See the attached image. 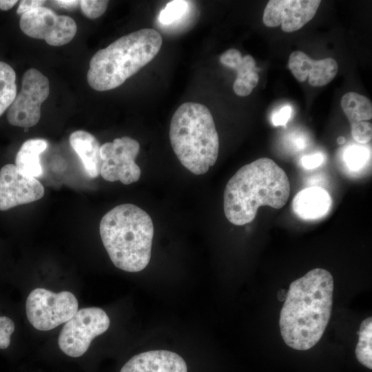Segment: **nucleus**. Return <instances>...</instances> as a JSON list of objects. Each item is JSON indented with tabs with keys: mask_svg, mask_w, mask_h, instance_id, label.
Returning a JSON list of instances; mask_svg holds the SVG:
<instances>
[{
	"mask_svg": "<svg viewBox=\"0 0 372 372\" xmlns=\"http://www.w3.org/2000/svg\"><path fill=\"white\" fill-rule=\"evenodd\" d=\"M333 292V276L324 269H313L291 283L279 320L286 344L306 351L318 342L331 317Z\"/></svg>",
	"mask_w": 372,
	"mask_h": 372,
	"instance_id": "nucleus-1",
	"label": "nucleus"
},
{
	"mask_svg": "<svg viewBox=\"0 0 372 372\" xmlns=\"http://www.w3.org/2000/svg\"><path fill=\"white\" fill-rule=\"evenodd\" d=\"M291 186L286 172L272 159L260 158L240 167L224 191V211L235 225L252 222L260 206L280 209L287 203Z\"/></svg>",
	"mask_w": 372,
	"mask_h": 372,
	"instance_id": "nucleus-2",
	"label": "nucleus"
},
{
	"mask_svg": "<svg viewBox=\"0 0 372 372\" xmlns=\"http://www.w3.org/2000/svg\"><path fill=\"white\" fill-rule=\"evenodd\" d=\"M99 231L103 246L117 268L138 272L147 266L154 225L145 211L130 203L116 206L101 218Z\"/></svg>",
	"mask_w": 372,
	"mask_h": 372,
	"instance_id": "nucleus-3",
	"label": "nucleus"
},
{
	"mask_svg": "<svg viewBox=\"0 0 372 372\" xmlns=\"http://www.w3.org/2000/svg\"><path fill=\"white\" fill-rule=\"evenodd\" d=\"M162 43L161 34L151 28L118 38L91 58L87 73L88 84L96 91L121 85L156 56Z\"/></svg>",
	"mask_w": 372,
	"mask_h": 372,
	"instance_id": "nucleus-4",
	"label": "nucleus"
},
{
	"mask_svg": "<svg viewBox=\"0 0 372 372\" xmlns=\"http://www.w3.org/2000/svg\"><path fill=\"white\" fill-rule=\"evenodd\" d=\"M169 139L180 163L196 175L205 174L217 161L218 134L210 111L201 103L179 106L171 120Z\"/></svg>",
	"mask_w": 372,
	"mask_h": 372,
	"instance_id": "nucleus-5",
	"label": "nucleus"
},
{
	"mask_svg": "<svg viewBox=\"0 0 372 372\" xmlns=\"http://www.w3.org/2000/svg\"><path fill=\"white\" fill-rule=\"evenodd\" d=\"M75 296L68 291L54 293L37 288L28 295L25 312L28 321L37 330L49 331L68 322L78 311Z\"/></svg>",
	"mask_w": 372,
	"mask_h": 372,
	"instance_id": "nucleus-6",
	"label": "nucleus"
},
{
	"mask_svg": "<svg viewBox=\"0 0 372 372\" xmlns=\"http://www.w3.org/2000/svg\"><path fill=\"white\" fill-rule=\"evenodd\" d=\"M110 323L102 309H81L63 326L58 339L59 347L69 358H81L87 351L92 340L107 330Z\"/></svg>",
	"mask_w": 372,
	"mask_h": 372,
	"instance_id": "nucleus-7",
	"label": "nucleus"
},
{
	"mask_svg": "<svg viewBox=\"0 0 372 372\" xmlns=\"http://www.w3.org/2000/svg\"><path fill=\"white\" fill-rule=\"evenodd\" d=\"M49 93L48 79L37 69L28 70L23 76L20 92L8 108L9 123L25 128L37 124L41 117V104Z\"/></svg>",
	"mask_w": 372,
	"mask_h": 372,
	"instance_id": "nucleus-8",
	"label": "nucleus"
},
{
	"mask_svg": "<svg viewBox=\"0 0 372 372\" xmlns=\"http://www.w3.org/2000/svg\"><path fill=\"white\" fill-rule=\"evenodd\" d=\"M138 142L129 136L115 138L101 145L102 165L100 174L107 181L130 185L139 180L141 169L135 163Z\"/></svg>",
	"mask_w": 372,
	"mask_h": 372,
	"instance_id": "nucleus-9",
	"label": "nucleus"
},
{
	"mask_svg": "<svg viewBox=\"0 0 372 372\" xmlns=\"http://www.w3.org/2000/svg\"><path fill=\"white\" fill-rule=\"evenodd\" d=\"M19 26L25 34L34 39H43L52 46L68 43L77 30L72 18L59 15L51 9L42 6L21 14Z\"/></svg>",
	"mask_w": 372,
	"mask_h": 372,
	"instance_id": "nucleus-10",
	"label": "nucleus"
},
{
	"mask_svg": "<svg viewBox=\"0 0 372 372\" xmlns=\"http://www.w3.org/2000/svg\"><path fill=\"white\" fill-rule=\"evenodd\" d=\"M44 192L43 185L37 178L24 173L15 165L6 164L1 168V211L38 200Z\"/></svg>",
	"mask_w": 372,
	"mask_h": 372,
	"instance_id": "nucleus-11",
	"label": "nucleus"
},
{
	"mask_svg": "<svg viewBox=\"0 0 372 372\" xmlns=\"http://www.w3.org/2000/svg\"><path fill=\"white\" fill-rule=\"evenodd\" d=\"M320 3V0L269 1L263 13V23L269 28L281 25L284 32H295L313 18Z\"/></svg>",
	"mask_w": 372,
	"mask_h": 372,
	"instance_id": "nucleus-12",
	"label": "nucleus"
},
{
	"mask_svg": "<svg viewBox=\"0 0 372 372\" xmlns=\"http://www.w3.org/2000/svg\"><path fill=\"white\" fill-rule=\"evenodd\" d=\"M288 67L298 81L304 82L309 79V84L314 87L328 84L336 76L338 70L333 59L314 60L300 50L291 53Z\"/></svg>",
	"mask_w": 372,
	"mask_h": 372,
	"instance_id": "nucleus-13",
	"label": "nucleus"
},
{
	"mask_svg": "<svg viewBox=\"0 0 372 372\" xmlns=\"http://www.w3.org/2000/svg\"><path fill=\"white\" fill-rule=\"evenodd\" d=\"M341 107L347 117L353 138L360 144H366L372 138V104L365 96L349 92L341 99Z\"/></svg>",
	"mask_w": 372,
	"mask_h": 372,
	"instance_id": "nucleus-14",
	"label": "nucleus"
},
{
	"mask_svg": "<svg viewBox=\"0 0 372 372\" xmlns=\"http://www.w3.org/2000/svg\"><path fill=\"white\" fill-rule=\"evenodd\" d=\"M292 210L300 219L316 220L330 211L332 198L324 189L311 186L299 191L292 200Z\"/></svg>",
	"mask_w": 372,
	"mask_h": 372,
	"instance_id": "nucleus-15",
	"label": "nucleus"
},
{
	"mask_svg": "<svg viewBox=\"0 0 372 372\" xmlns=\"http://www.w3.org/2000/svg\"><path fill=\"white\" fill-rule=\"evenodd\" d=\"M134 372H190V368L178 353L157 349L141 352Z\"/></svg>",
	"mask_w": 372,
	"mask_h": 372,
	"instance_id": "nucleus-16",
	"label": "nucleus"
},
{
	"mask_svg": "<svg viewBox=\"0 0 372 372\" xmlns=\"http://www.w3.org/2000/svg\"><path fill=\"white\" fill-rule=\"evenodd\" d=\"M71 147L81 158L85 172L90 178L100 174L102 160L101 145L96 138L84 130H76L70 135Z\"/></svg>",
	"mask_w": 372,
	"mask_h": 372,
	"instance_id": "nucleus-17",
	"label": "nucleus"
},
{
	"mask_svg": "<svg viewBox=\"0 0 372 372\" xmlns=\"http://www.w3.org/2000/svg\"><path fill=\"white\" fill-rule=\"evenodd\" d=\"M48 147V142L41 138H32L25 141L19 149L15 165L24 173L37 178L43 174L39 155Z\"/></svg>",
	"mask_w": 372,
	"mask_h": 372,
	"instance_id": "nucleus-18",
	"label": "nucleus"
},
{
	"mask_svg": "<svg viewBox=\"0 0 372 372\" xmlns=\"http://www.w3.org/2000/svg\"><path fill=\"white\" fill-rule=\"evenodd\" d=\"M15 80L13 68L0 61V116L9 108L17 96Z\"/></svg>",
	"mask_w": 372,
	"mask_h": 372,
	"instance_id": "nucleus-19",
	"label": "nucleus"
},
{
	"mask_svg": "<svg viewBox=\"0 0 372 372\" xmlns=\"http://www.w3.org/2000/svg\"><path fill=\"white\" fill-rule=\"evenodd\" d=\"M358 342L355 348L358 360L366 367L372 369V318L364 319L360 327Z\"/></svg>",
	"mask_w": 372,
	"mask_h": 372,
	"instance_id": "nucleus-20",
	"label": "nucleus"
},
{
	"mask_svg": "<svg viewBox=\"0 0 372 372\" xmlns=\"http://www.w3.org/2000/svg\"><path fill=\"white\" fill-rule=\"evenodd\" d=\"M189 10V1L183 0L172 1L161 11L158 21L163 25L174 23L185 15Z\"/></svg>",
	"mask_w": 372,
	"mask_h": 372,
	"instance_id": "nucleus-21",
	"label": "nucleus"
},
{
	"mask_svg": "<svg viewBox=\"0 0 372 372\" xmlns=\"http://www.w3.org/2000/svg\"><path fill=\"white\" fill-rule=\"evenodd\" d=\"M369 158V151L360 145H351L344 154V160L347 167L353 172L363 169Z\"/></svg>",
	"mask_w": 372,
	"mask_h": 372,
	"instance_id": "nucleus-22",
	"label": "nucleus"
},
{
	"mask_svg": "<svg viewBox=\"0 0 372 372\" xmlns=\"http://www.w3.org/2000/svg\"><path fill=\"white\" fill-rule=\"evenodd\" d=\"M15 330L14 320L9 316L0 314V351L9 352Z\"/></svg>",
	"mask_w": 372,
	"mask_h": 372,
	"instance_id": "nucleus-23",
	"label": "nucleus"
},
{
	"mask_svg": "<svg viewBox=\"0 0 372 372\" xmlns=\"http://www.w3.org/2000/svg\"><path fill=\"white\" fill-rule=\"evenodd\" d=\"M108 1L103 0H81L79 5L83 14L91 19L101 17L105 12Z\"/></svg>",
	"mask_w": 372,
	"mask_h": 372,
	"instance_id": "nucleus-24",
	"label": "nucleus"
},
{
	"mask_svg": "<svg viewBox=\"0 0 372 372\" xmlns=\"http://www.w3.org/2000/svg\"><path fill=\"white\" fill-rule=\"evenodd\" d=\"M240 52L235 48H230L224 52L220 56V61L224 65L235 69L242 61Z\"/></svg>",
	"mask_w": 372,
	"mask_h": 372,
	"instance_id": "nucleus-25",
	"label": "nucleus"
},
{
	"mask_svg": "<svg viewBox=\"0 0 372 372\" xmlns=\"http://www.w3.org/2000/svg\"><path fill=\"white\" fill-rule=\"evenodd\" d=\"M292 108L290 106H284L276 111L271 116L273 125H285L291 116Z\"/></svg>",
	"mask_w": 372,
	"mask_h": 372,
	"instance_id": "nucleus-26",
	"label": "nucleus"
},
{
	"mask_svg": "<svg viewBox=\"0 0 372 372\" xmlns=\"http://www.w3.org/2000/svg\"><path fill=\"white\" fill-rule=\"evenodd\" d=\"M324 161V156L320 153L304 156L301 159L302 167L306 169H312L319 167Z\"/></svg>",
	"mask_w": 372,
	"mask_h": 372,
	"instance_id": "nucleus-27",
	"label": "nucleus"
},
{
	"mask_svg": "<svg viewBox=\"0 0 372 372\" xmlns=\"http://www.w3.org/2000/svg\"><path fill=\"white\" fill-rule=\"evenodd\" d=\"M45 1L41 0H22L17 10L18 14H23L32 9L41 7Z\"/></svg>",
	"mask_w": 372,
	"mask_h": 372,
	"instance_id": "nucleus-28",
	"label": "nucleus"
},
{
	"mask_svg": "<svg viewBox=\"0 0 372 372\" xmlns=\"http://www.w3.org/2000/svg\"><path fill=\"white\" fill-rule=\"evenodd\" d=\"M53 3L57 4L61 8H65V9H71L79 5L80 1L59 0V1H53Z\"/></svg>",
	"mask_w": 372,
	"mask_h": 372,
	"instance_id": "nucleus-29",
	"label": "nucleus"
},
{
	"mask_svg": "<svg viewBox=\"0 0 372 372\" xmlns=\"http://www.w3.org/2000/svg\"><path fill=\"white\" fill-rule=\"evenodd\" d=\"M18 1L17 0H0V9L1 10H8L11 9Z\"/></svg>",
	"mask_w": 372,
	"mask_h": 372,
	"instance_id": "nucleus-30",
	"label": "nucleus"
},
{
	"mask_svg": "<svg viewBox=\"0 0 372 372\" xmlns=\"http://www.w3.org/2000/svg\"><path fill=\"white\" fill-rule=\"evenodd\" d=\"M344 141H345V138L344 137H340L338 138V143L339 144H342L344 143Z\"/></svg>",
	"mask_w": 372,
	"mask_h": 372,
	"instance_id": "nucleus-31",
	"label": "nucleus"
}]
</instances>
